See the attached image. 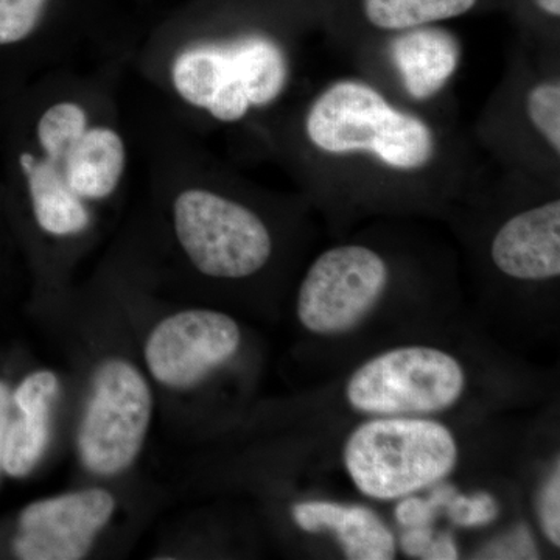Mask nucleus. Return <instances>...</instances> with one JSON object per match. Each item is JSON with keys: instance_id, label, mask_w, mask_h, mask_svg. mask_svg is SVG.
Here are the masks:
<instances>
[{"instance_id": "nucleus-18", "label": "nucleus", "mask_w": 560, "mask_h": 560, "mask_svg": "<svg viewBox=\"0 0 560 560\" xmlns=\"http://www.w3.org/2000/svg\"><path fill=\"white\" fill-rule=\"evenodd\" d=\"M560 470L556 467L545 482L539 500V521L545 536L552 545H560Z\"/></svg>"}, {"instance_id": "nucleus-8", "label": "nucleus", "mask_w": 560, "mask_h": 560, "mask_svg": "<svg viewBox=\"0 0 560 560\" xmlns=\"http://www.w3.org/2000/svg\"><path fill=\"white\" fill-rule=\"evenodd\" d=\"M241 342V327L231 316L206 308L183 311L151 330L147 366L161 385L189 388L231 360Z\"/></svg>"}, {"instance_id": "nucleus-12", "label": "nucleus", "mask_w": 560, "mask_h": 560, "mask_svg": "<svg viewBox=\"0 0 560 560\" xmlns=\"http://www.w3.org/2000/svg\"><path fill=\"white\" fill-rule=\"evenodd\" d=\"M60 383L51 371H36L11 393V411L3 441L2 470L24 478L43 458L49 442L50 407Z\"/></svg>"}, {"instance_id": "nucleus-13", "label": "nucleus", "mask_w": 560, "mask_h": 560, "mask_svg": "<svg viewBox=\"0 0 560 560\" xmlns=\"http://www.w3.org/2000/svg\"><path fill=\"white\" fill-rule=\"evenodd\" d=\"M293 518L307 533L330 530L350 560L396 558V541L388 526L366 506L330 501H305L293 508Z\"/></svg>"}, {"instance_id": "nucleus-11", "label": "nucleus", "mask_w": 560, "mask_h": 560, "mask_svg": "<svg viewBox=\"0 0 560 560\" xmlns=\"http://www.w3.org/2000/svg\"><path fill=\"white\" fill-rule=\"evenodd\" d=\"M386 54L401 91L418 103L436 98L460 62L458 39L438 24L393 33Z\"/></svg>"}, {"instance_id": "nucleus-14", "label": "nucleus", "mask_w": 560, "mask_h": 560, "mask_svg": "<svg viewBox=\"0 0 560 560\" xmlns=\"http://www.w3.org/2000/svg\"><path fill=\"white\" fill-rule=\"evenodd\" d=\"M478 0H361L364 20L386 33L441 24L464 16Z\"/></svg>"}, {"instance_id": "nucleus-6", "label": "nucleus", "mask_w": 560, "mask_h": 560, "mask_svg": "<svg viewBox=\"0 0 560 560\" xmlns=\"http://www.w3.org/2000/svg\"><path fill=\"white\" fill-rule=\"evenodd\" d=\"M153 411L145 377L135 364L108 360L95 372L79 431L81 463L102 477L127 470L138 458Z\"/></svg>"}, {"instance_id": "nucleus-9", "label": "nucleus", "mask_w": 560, "mask_h": 560, "mask_svg": "<svg viewBox=\"0 0 560 560\" xmlns=\"http://www.w3.org/2000/svg\"><path fill=\"white\" fill-rule=\"evenodd\" d=\"M116 511L105 489H86L35 501L21 512L13 551L24 560H77Z\"/></svg>"}, {"instance_id": "nucleus-5", "label": "nucleus", "mask_w": 560, "mask_h": 560, "mask_svg": "<svg viewBox=\"0 0 560 560\" xmlns=\"http://www.w3.org/2000/svg\"><path fill=\"white\" fill-rule=\"evenodd\" d=\"M466 388L458 360L440 349L410 346L368 361L350 377L346 396L370 415H430L447 410Z\"/></svg>"}, {"instance_id": "nucleus-7", "label": "nucleus", "mask_w": 560, "mask_h": 560, "mask_svg": "<svg viewBox=\"0 0 560 560\" xmlns=\"http://www.w3.org/2000/svg\"><path fill=\"white\" fill-rule=\"evenodd\" d=\"M389 282V268L377 250L342 245L313 261L298 294V316L312 334L353 329L377 305Z\"/></svg>"}, {"instance_id": "nucleus-19", "label": "nucleus", "mask_w": 560, "mask_h": 560, "mask_svg": "<svg viewBox=\"0 0 560 560\" xmlns=\"http://www.w3.org/2000/svg\"><path fill=\"white\" fill-rule=\"evenodd\" d=\"M434 539H436V536H434L433 530L429 526L408 528L407 533L401 537V548H404L407 555L427 559Z\"/></svg>"}, {"instance_id": "nucleus-10", "label": "nucleus", "mask_w": 560, "mask_h": 560, "mask_svg": "<svg viewBox=\"0 0 560 560\" xmlns=\"http://www.w3.org/2000/svg\"><path fill=\"white\" fill-rule=\"evenodd\" d=\"M493 265L518 280L560 276V201L550 200L515 213L493 235Z\"/></svg>"}, {"instance_id": "nucleus-1", "label": "nucleus", "mask_w": 560, "mask_h": 560, "mask_svg": "<svg viewBox=\"0 0 560 560\" xmlns=\"http://www.w3.org/2000/svg\"><path fill=\"white\" fill-rule=\"evenodd\" d=\"M131 54L51 70L25 91L11 151L13 180L33 226L51 245L83 242L98 213L117 205L135 180Z\"/></svg>"}, {"instance_id": "nucleus-17", "label": "nucleus", "mask_w": 560, "mask_h": 560, "mask_svg": "<svg viewBox=\"0 0 560 560\" xmlns=\"http://www.w3.org/2000/svg\"><path fill=\"white\" fill-rule=\"evenodd\" d=\"M455 489L448 485H442L434 489L429 500L407 499L397 504L396 518L405 528H419V526H429L430 522L436 517L438 511L447 504Z\"/></svg>"}, {"instance_id": "nucleus-3", "label": "nucleus", "mask_w": 560, "mask_h": 560, "mask_svg": "<svg viewBox=\"0 0 560 560\" xmlns=\"http://www.w3.org/2000/svg\"><path fill=\"white\" fill-rule=\"evenodd\" d=\"M294 125L296 128H276L268 147L276 150L298 143L319 161L363 165L400 180L429 175L441 160L436 128L366 80L330 81L313 95Z\"/></svg>"}, {"instance_id": "nucleus-2", "label": "nucleus", "mask_w": 560, "mask_h": 560, "mask_svg": "<svg viewBox=\"0 0 560 560\" xmlns=\"http://www.w3.org/2000/svg\"><path fill=\"white\" fill-rule=\"evenodd\" d=\"M293 73L294 50L279 32L194 11L139 32L130 60V79L187 130L257 132L267 145Z\"/></svg>"}, {"instance_id": "nucleus-20", "label": "nucleus", "mask_w": 560, "mask_h": 560, "mask_svg": "<svg viewBox=\"0 0 560 560\" xmlns=\"http://www.w3.org/2000/svg\"><path fill=\"white\" fill-rule=\"evenodd\" d=\"M11 411V390L7 383L0 382V470H2L3 441Z\"/></svg>"}, {"instance_id": "nucleus-15", "label": "nucleus", "mask_w": 560, "mask_h": 560, "mask_svg": "<svg viewBox=\"0 0 560 560\" xmlns=\"http://www.w3.org/2000/svg\"><path fill=\"white\" fill-rule=\"evenodd\" d=\"M522 113L528 130L544 143L552 156H560V80L559 77L537 79L526 88Z\"/></svg>"}, {"instance_id": "nucleus-16", "label": "nucleus", "mask_w": 560, "mask_h": 560, "mask_svg": "<svg viewBox=\"0 0 560 560\" xmlns=\"http://www.w3.org/2000/svg\"><path fill=\"white\" fill-rule=\"evenodd\" d=\"M445 508L451 521L464 528L489 525L499 515V504L486 492L475 493L471 497L453 493Z\"/></svg>"}, {"instance_id": "nucleus-21", "label": "nucleus", "mask_w": 560, "mask_h": 560, "mask_svg": "<svg viewBox=\"0 0 560 560\" xmlns=\"http://www.w3.org/2000/svg\"><path fill=\"white\" fill-rule=\"evenodd\" d=\"M536 5L548 16L556 20L560 16V0H536Z\"/></svg>"}, {"instance_id": "nucleus-4", "label": "nucleus", "mask_w": 560, "mask_h": 560, "mask_svg": "<svg viewBox=\"0 0 560 560\" xmlns=\"http://www.w3.org/2000/svg\"><path fill=\"white\" fill-rule=\"evenodd\" d=\"M342 458L360 492L394 500L447 477L458 447L452 431L434 420L372 419L350 434Z\"/></svg>"}]
</instances>
